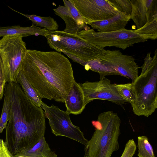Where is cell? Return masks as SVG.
I'll return each mask as SVG.
<instances>
[{
  "instance_id": "obj_22",
  "label": "cell",
  "mask_w": 157,
  "mask_h": 157,
  "mask_svg": "<svg viewBox=\"0 0 157 157\" xmlns=\"http://www.w3.org/2000/svg\"><path fill=\"white\" fill-rule=\"evenodd\" d=\"M120 12L131 17L132 12L131 0H108Z\"/></svg>"
},
{
  "instance_id": "obj_12",
  "label": "cell",
  "mask_w": 157,
  "mask_h": 157,
  "mask_svg": "<svg viewBox=\"0 0 157 157\" xmlns=\"http://www.w3.org/2000/svg\"><path fill=\"white\" fill-rule=\"evenodd\" d=\"M130 17L137 29L157 18V0H131Z\"/></svg>"
},
{
  "instance_id": "obj_9",
  "label": "cell",
  "mask_w": 157,
  "mask_h": 157,
  "mask_svg": "<svg viewBox=\"0 0 157 157\" xmlns=\"http://www.w3.org/2000/svg\"><path fill=\"white\" fill-rule=\"evenodd\" d=\"M79 84L83 91L86 105L97 99L109 101L120 105L129 103L119 94L113 84L105 77L99 81H86Z\"/></svg>"
},
{
  "instance_id": "obj_26",
  "label": "cell",
  "mask_w": 157,
  "mask_h": 157,
  "mask_svg": "<svg viewBox=\"0 0 157 157\" xmlns=\"http://www.w3.org/2000/svg\"><path fill=\"white\" fill-rule=\"evenodd\" d=\"M4 96V100L1 115L0 118V133L6 127L8 121L9 105L6 97Z\"/></svg>"
},
{
  "instance_id": "obj_21",
  "label": "cell",
  "mask_w": 157,
  "mask_h": 157,
  "mask_svg": "<svg viewBox=\"0 0 157 157\" xmlns=\"http://www.w3.org/2000/svg\"><path fill=\"white\" fill-rule=\"evenodd\" d=\"M138 157H155L152 147L146 136L138 137Z\"/></svg>"
},
{
  "instance_id": "obj_30",
  "label": "cell",
  "mask_w": 157,
  "mask_h": 157,
  "mask_svg": "<svg viewBox=\"0 0 157 157\" xmlns=\"http://www.w3.org/2000/svg\"><path fill=\"white\" fill-rule=\"evenodd\" d=\"M13 157H25V156H20V155L17 156V155H15L13 156Z\"/></svg>"
},
{
  "instance_id": "obj_14",
  "label": "cell",
  "mask_w": 157,
  "mask_h": 157,
  "mask_svg": "<svg viewBox=\"0 0 157 157\" xmlns=\"http://www.w3.org/2000/svg\"><path fill=\"white\" fill-rule=\"evenodd\" d=\"M130 17L120 12L114 17L103 20L92 22L88 24L98 32H111L125 29L130 20Z\"/></svg>"
},
{
  "instance_id": "obj_28",
  "label": "cell",
  "mask_w": 157,
  "mask_h": 157,
  "mask_svg": "<svg viewBox=\"0 0 157 157\" xmlns=\"http://www.w3.org/2000/svg\"><path fill=\"white\" fill-rule=\"evenodd\" d=\"M6 83L2 62L0 56V99H2L3 97L4 89Z\"/></svg>"
},
{
  "instance_id": "obj_6",
  "label": "cell",
  "mask_w": 157,
  "mask_h": 157,
  "mask_svg": "<svg viewBox=\"0 0 157 157\" xmlns=\"http://www.w3.org/2000/svg\"><path fill=\"white\" fill-rule=\"evenodd\" d=\"M78 35L85 40L97 46L115 47L123 50L135 44L145 42L148 39L154 40L150 36L139 34L134 30L122 29L106 33L96 32L93 29L82 30Z\"/></svg>"
},
{
  "instance_id": "obj_15",
  "label": "cell",
  "mask_w": 157,
  "mask_h": 157,
  "mask_svg": "<svg viewBox=\"0 0 157 157\" xmlns=\"http://www.w3.org/2000/svg\"><path fill=\"white\" fill-rule=\"evenodd\" d=\"M48 31L32 25L28 27H22L15 25L6 27H0V37L8 36H19L23 37L31 35H39L45 36Z\"/></svg>"
},
{
  "instance_id": "obj_13",
  "label": "cell",
  "mask_w": 157,
  "mask_h": 157,
  "mask_svg": "<svg viewBox=\"0 0 157 157\" xmlns=\"http://www.w3.org/2000/svg\"><path fill=\"white\" fill-rule=\"evenodd\" d=\"M64 103L67 109L66 111L70 114H80L85 108L83 91L79 83L75 80L65 98Z\"/></svg>"
},
{
  "instance_id": "obj_27",
  "label": "cell",
  "mask_w": 157,
  "mask_h": 157,
  "mask_svg": "<svg viewBox=\"0 0 157 157\" xmlns=\"http://www.w3.org/2000/svg\"><path fill=\"white\" fill-rule=\"evenodd\" d=\"M136 149V146L134 141L132 139H130L125 145L121 157H133Z\"/></svg>"
},
{
  "instance_id": "obj_1",
  "label": "cell",
  "mask_w": 157,
  "mask_h": 157,
  "mask_svg": "<svg viewBox=\"0 0 157 157\" xmlns=\"http://www.w3.org/2000/svg\"><path fill=\"white\" fill-rule=\"evenodd\" d=\"M41 98L64 102L75 81L72 65L60 53L27 49L21 70Z\"/></svg>"
},
{
  "instance_id": "obj_17",
  "label": "cell",
  "mask_w": 157,
  "mask_h": 157,
  "mask_svg": "<svg viewBox=\"0 0 157 157\" xmlns=\"http://www.w3.org/2000/svg\"><path fill=\"white\" fill-rule=\"evenodd\" d=\"M53 10L55 13L62 19L65 22L66 27L63 31V32L77 35L79 31L82 30L66 6L59 5L57 8L53 9Z\"/></svg>"
},
{
  "instance_id": "obj_11",
  "label": "cell",
  "mask_w": 157,
  "mask_h": 157,
  "mask_svg": "<svg viewBox=\"0 0 157 157\" xmlns=\"http://www.w3.org/2000/svg\"><path fill=\"white\" fill-rule=\"evenodd\" d=\"M104 65L115 70L121 76L130 78L132 82L137 78L139 67L132 56L123 54L119 50H106L100 59Z\"/></svg>"
},
{
  "instance_id": "obj_4",
  "label": "cell",
  "mask_w": 157,
  "mask_h": 157,
  "mask_svg": "<svg viewBox=\"0 0 157 157\" xmlns=\"http://www.w3.org/2000/svg\"><path fill=\"white\" fill-rule=\"evenodd\" d=\"M121 122L118 114L112 111L99 114L97 120L92 121L96 130L84 145L83 157H111L119 148Z\"/></svg>"
},
{
  "instance_id": "obj_18",
  "label": "cell",
  "mask_w": 157,
  "mask_h": 157,
  "mask_svg": "<svg viewBox=\"0 0 157 157\" xmlns=\"http://www.w3.org/2000/svg\"><path fill=\"white\" fill-rule=\"evenodd\" d=\"M16 82L21 86L24 93L28 98L34 105L40 107L42 98L21 71L17 76Z\"/></svg>"
},
{
  "instance_id": "obj_31",
  "label": "cell",
  "mask_w": 157,
  "mask_h": 157,
  "mask_svg": "<svg viewBox=\"0 0 157 157\" xmlns=\"http://www.w3.org/2000/svg\"><path fill=\"white\" fill-rule=\"evenodd\" d=\"M2 42V39H1L0 40V46L1 45Z\"/></svg>"
},
{
  "instance_id": "obj_7",
  "label": "cell",
  "mask_w": 157,
  "mask_h": 157,
  "mask_svg": "<svg viewBox=\"0 0 157 157\" xmlns=\"http://www.w3.org/2000/svg\"><path fill=\"white\" fill-rule=\"evenodd\" d=\"M19 36H8L2 38L0 56L6 82H16L27 49L26 44Z\"/></svg>"
},
{
  "instance_id": "obj_2",
  "label": "cell",
  "mask_w": 157,
  "mask_h": 157,
  "mask_svg": "<svg viewBox=\"0 0 157 157\" xmlns=\"http://www.w3.org/2000/svg\"><path fill=\"white\" fill-rule=\"evenodd\" d=\"M3 95L9 105L5 142L14 156L32 147L44 136L45 117L42 109L31 102L18 83L6 82Z\"/></svg>"
},
{
  "instance_id": "obj_10",
  "label": "cell",
  "mask_w": 157,
  "mask_h": 157,
  "mask_svg": "<svg viewBox=\"0 0 157 157\" xmlns=\"http://www.w3.org/2000/svg\"><path fill=\"white\" fill-rule=\"evenodd\" d=\"M86 25L111 18L120 12L108 0H71Z\"/></svg>"
},
{
  "instance_id": "obj_3",
  "label": "cell",
  "mask_w": 157,
  "mask_h": 157,
  "mask_svg": "<svg viewBox=\"0 0 157 157\" xmlns=\"http://www.w3.org/2000/svg\"><path fill=\"white\" fill-rule=\"evenodd\" d=\"M140 74L132 82V99L130 102L134 113L148 117L157 108V49L152 57L148 52L140 67Z\"/></svg>"
},
{
  "instance_id": "obj_8",
  "label": "cell",
  "mask_w": 157,
  "mask_h": 157,
  "mask_svg": "<svg viewBox=\"0 0 157 157\" xmlns=\"http://www.w3.org/2000/svg\"><path fill=\"white\" fill-rule=\"evenodd\" d=\"M40 107L44 110L52 132L56 136H65L84 145L87 144L88 140L79 128L73 124L67 112L53 105L49 106L42 101Z\"/></svg>"
},
{
  "instance_id": "obj_25",
  "label": "cell",
  "mask_w": 157,
  "mask_h": 157,
  "mask_svg": "<svg viewBox=\"0 0 157 157\" xmlns=\"http://www.w3.org/2000/svg\"><path fill=\"white\" fill-rule=\"evenodd\" d=\"M131 84L132 82L125 84H113L119 94L129 103L132 99L131 92Z\"/></svg>"
},
{
  "instance_id": "obj_16",
  "label": "cell",
  "mask_w": 157,
  "mask_h": 157,
  "mask_svg": "<svg viewBox=\"0 0 157 157\" xmlns=\"http://www.w3.org/2000/svg\"><path fill=\"white\" fill-rule=\"evenodd\" d=\"M16 155L28 157H57L55 153L51 150L44 136L32 147L22 151Z\"/></svg>"
},
{
  "instance_id": "obj_19",
  "label": "cell",
  "mask_w": 157,
  "mask_h": 157,
  "mask_svg": "<svg viewBox=\"0 0 157 157\" xmlns=\"http://www.w3.org/2000/svg\"><path fill=\"white\" fill-rule=\"evenodd\" d=\"M12 10L26 17L32 22V25L40 28L42 27L48 31L58 30L59 25L53 17L49 16L43 17L34 14L29 15L22 13L8 6Z\"/></svg>"
},
{
  "instance_id": "obj_29",
  "label": "cell",
  "mask_w": 157,
  "mask_h": 157,
  "mask_svg": "<svg viewBox=\"0 0 157 157\" xmlns=\"http://www.w3.org/2000/svg\"><path fill=\"white\" fill-rule=\"evenodd\" d=\"M0 157H13L2 139H0Z\"/></svg>"
},
{
  "instance_id": "obj_5",
  "label": "cell",
  "mask_w": 157,
  "mask_h": 157,
  "mask_svg": "<svg viewBox=\"0 0 157 157\" xmlns=\"http://www.w3.org/2000/svg\"><path fill=\"white\" fill-rule=\"evenodd\" d=\"M50 47L59 52H66L84 61L100 59L105 54L104 48L93 44L77 35L63 31H48L45 36Z\"/></svg>"
},
{
  "instance_id": "obj_23",
  "label": "cell",
  "mask_w": 157,
  "mask_h": 157,
  "mask_svg": "<svg viewBox=\"0 0 157 157\" xmlns=\"http://www.w3.org/2000/svg\"><path fill=\"white\" fill-rule=\"evenodd\" d=\"M136 33L150 36L154 40L157 38V18L145 24L141 28L134 30Z\"/></svg>"
},
{
  "instance_id": "obj_20",
  "label": "cell",
  "mask_w": 157,
  "mask_h": 157,
  "mask_svg": "<svg viewBox=\"0 0 157 157\" xmlns=\"http://www.w3.org/2000/svg\"><path fill=\"white\" fill-rule=\"evenodd\" d=\"M85 69L88 71L91 70L98 73L100 76V80L105 76L112 75H121L115 70L102 64L100 59L85 61L84 64Z\"/></svg>"
},
{
  "instance_id": "obj_24",
  "label": "cell",
  "mask_w": 157,
  "mask_h": 157,
  "mask_svg": "<svg viewBox=\"0 0 157 157\" xmlns=\"http://www.w3.org/2000/svg\"><path fill=\"white\" fill-rule=\"evenodd\" d=\"M63 2L64 5L68 8L70 13L77 22L79 26L82 28V29L86 28L88 25H86L84 19L71 0H63Z\"/></svg>"
}]
</instances>
